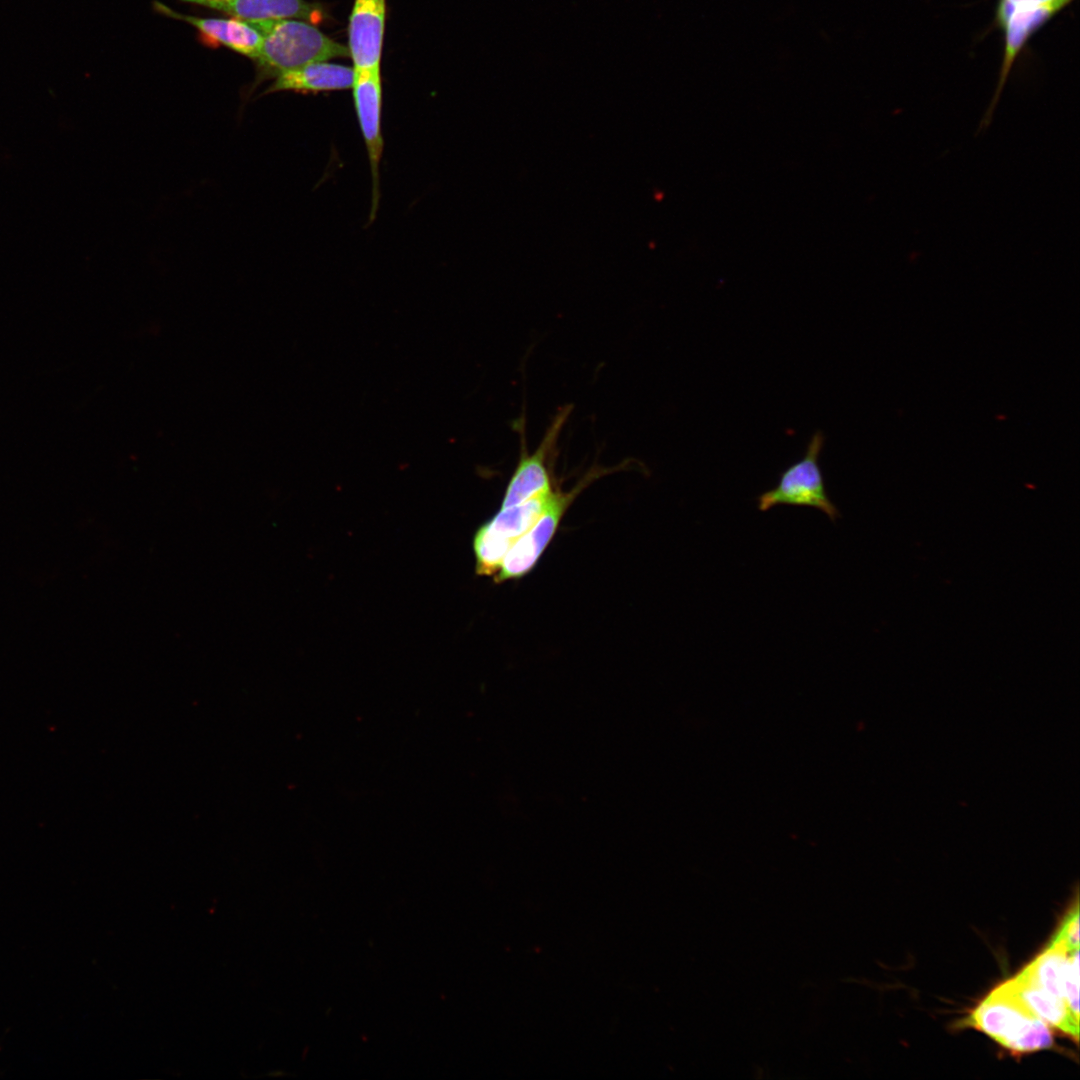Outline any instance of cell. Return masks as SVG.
<instances>
[{"label": "cell", "mask_w": 1080, "mask_h": 1080, "mask_svg": "<svg viewBox=\"0 0 1080 1080\" xmlns=\"http://www.w3.org/2000/svg\"><path fill=\"white\" fill-rule=\"evenodd\" d=\"M159 14L184 21L195 27L209 44L222 45L252 60L256 58L262 43V34L250 22L230 18H202L183 14L159 2H153Z\"/></svg>", "instance_id": "cell-10"}, {"label": "cell", "mask_w": 1080, "mask_h": 1080, "mask_svg": "<svg viewBox=\"0 0 1080 1080\" xmlns=\"http://www.w3.org/2000/svg\"><path fill=\"white\" fill-rule=\"evenodd\" d=\"M602 471H592L577 487L569 493L554 490L547 506L538 520L508 550L494 580L501 583L519 579L528 574L537 564L541 555L554 537L559 523L568 506L578 492Z\"/></svg>", "instance_id": "cell-6"}, {"label": "cell", "mask_w": 1080, "mask_h": 1080, "mask_svg": "<svg viewBox=\"0 0 1080 1080\" xmlns=\"http://www.w3.org/2000/svg\"><path fill=\"white\" fill-rule=\"evenodd\" d=\"M206 7L247 22L299 19L313 24L325 16L318 3L306 0H180Z\"/></svg>", "instance_id": "cell-11"}, {"label": "cell", "mask_w": 1080, "mask_h": 1080, "mask_svg": "<svg viewBox=\"0 0 1080 1080\" xmlns=\"http://www.w3.org/2000/svg\"><path fill=\"white\" fill-rule=\"evenodd\" d=\"M1069 952L1062 941L1052 939L1049 946L1021 972L1065 1003L1064 974Z\"/></svg>", "instance_id": "cell-14"}, {"label": "cell", "mask_w": 1080, "mask_h": 1080, "mask_svg": "<svg viewBox=\"0 0 1080 1080\" xmlns=\"http://www.w3.org/2000/svg\"><path fill=\"white\" fill-rule=\"evenodd\" d=\"M1052 939L1062 941L1066 945L1068 951L1079 949L1078 902H1076L1074 908L1066 916L1059 931Z\"/></svg>", "instance_id": "cell-16"}, {"label": "cell", "mask_w": 1080, "mask_h": 1080, "mask_svg": "<svg viewBox=\"0 0 1080 1080\" xmlns=\"http://www.w3.org/2000/svg\"><path fill=\"white\" fill-rule=\"evenodd\" d=\"M252 23L262 34L258 55L253 60L256 77L248 97L264 80L306 64L350 56L348 46L321 32L313 23L299 19L263 20Z\"/></svg>", "instance_id": "cell-1"}, {"label": "cell", "mask_w": 1080, "mask_h": 1080, "mask_svg": "<svg viewBox=\"0 0 1080 1080\" xmlns=\"http://www.w3.org/2000/svg\"><path fill=\"white\" fill-rule=\"evenodd\" d=\"M570 408H561L545 433L538 448L531 454L521 445L518 465L507 485L501 508L522 504L542 493L553 490L551 458L557 439L569 415Z\"/></svg>", "instance_id": "cell-8"}, {"label": "cell", "mask_w": 1080, "mask_h": 1080, "mask_svg": "<svg viewBox=\"0 0 1080 1080\" xmlns=\"http://www.w3.org/2000/svg\"><path fill=\"white\" fill-rule=\"evenodd\" d=\"M1069 953L1064 974V999L1072 1021L1079 1026V949Z\"/></svg>", "instance_id": "cell-15"}, {"label": "cell", "mask_w": 1080, "mask_h": 1080, "mask_svg": "<svg viewBox=\"0 0 1080 1080\" xmlns=\"http://www.w3.org/2000/svg\"><path fill=\"white\" fill-rule=\"evenodd\" d=\"M1073 0H999L996 17L1004 32L1005 46L1000 76L994 96L978 131L991 124L1010 70L1029 38Z\"/></svg>", "instance_id": "cell-4"}, {"label": "cell", "mask_w": 1080, "mask_h": 1080, "mask_svg": "<svg viewBox=\"0 0 1080 1080\" xmlns=\"http://www.w3.org/2000/svg\"><path fill=\"white\" fill-rule=\"evenodd\" d=\"M963 1025L984 1032L1017 1054L1048 1049L1053 1045L1049 1026L1030 1011L1009 981L994 989Z\"/></svg>", "instance_id": "cell-2"}, {"label": "cell", "mask_w": 1080, "mask_h": 1080, "mask_svg": "<svg viewBox=\"0 0 1080 1080\" xmlns=\"http://www.w3.org/2000/svg\"><path fill=\"white\" fill-rule=\"evenodd\" d=\"M354 70V82L351 88L372 178V204L369 214V223H371L376 217L379 206L380 162L384 149L381 125L382 83L380 67L372 69L354 68Z\"/></svg>", "instance_id": "cell-7"}, {"label": "cell", "mask_w": 1080, "mask_h": 1080, "mask_svg": "<svg viewBox=\"0 0 1080 1080\" xmlns=\"http://www.w3.org/2000/svg\"><path fill=\"white\" fill-rule=\"evenodd\" d=\"M386 0H354L348 25V49L355 69L380 67Z\"/></svg>", "instance_id": "cell-9"}, {"label": "cell", "mask_w": 1080, "mask_h": 1080, "mask_svg": "<svg viewBox=\"0 0 1080 1080\" xmlns=\"http://www.w3.org/2000/svg\"><path fill=\"white\" fill-rule=\"evenodd\" d=\"M1009 982L1019 998L1038 1018L1078 1041L1079 1026L1072 1021L1062 1000L1044 990L1022 972Z\"/></svg>", "instance_id": "cell-13"}, {"label": "cell", "mask_w": 1080, "mask_h": 1080, "mask_svg": "<svg viewBox=\"0 0 1080 1080\" xmlns=\"http://www.w3.org/2000/svg\"><path fill=\"white\" fill-rule=\"evenodd\" d=\"M353 67L318 61L287 71L275 78L261 96L275 92L320 93L352 87Z\"/></svg>", "instance_id": "cell-12"}, {"label": "cell", "mask_w": 1080, "mask_h": 1080, "mask_svg": "<svg viewBox=\"0 0 1080 1080\" xmlns=\"http://www.w3.org/2000/svg\"><path fill=\"white\" fill-rule=\"evenodd\" d=\"M823 444V433L815 432L803 457L780 474L778 483L774 487L757 497V507L760 511L764 512L778 505H789L818 509L832 522H836L841 517L838 508L827 493L819 465Z\"/></svg>", "instance_id": "cell-3"}, {"label": "cell", "mask_w": 1080, "mask_h": 1080, "mask_svg": "<svg viewBox=\"0 0 1080 1080\" xmlns=\"http://www.w3.org/2000/svg\"><path fill=\"white\" fill-rule=\"evenodd\" d=\"M554 489L528 501L500 509L477 530L473 539L476 572L495 576L508 550L538 520Z\"/></svg>", "instance_id": "cell-5"}]
</instances>
